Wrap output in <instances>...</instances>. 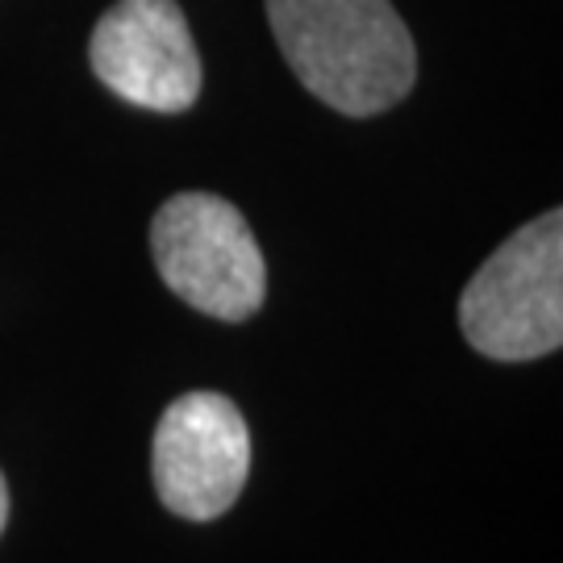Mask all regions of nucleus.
I'll return each mask as SVG.
<instances>
[{
  "label": "nucleus",
  "instance_id": "obj_6",
  "mask_svg": "<svg viewBox=\"0 0 563 563\" xmlns=\"http://www.w3.org/2000/svg\"><path fill=\"white\" fill-rule=\"evenodd\" d=\"M4 522H9V484L0 476V530H4Z\"/></svg>",
  "mask_w": 563,
  "mask_h": 563
},
{
  "label": "nucleus",
  "instance_id": "obj_5",
  "mask_svg": "<svg viewBox=\"0 0 563 563\" xmlns=\"http://www.w3.org/2000/svg\"><path fill=\"white\" fill-rule=\"evenodd\" d=\"M88 59L121 101L184 113L201 97V55L176 0H118L92 30Z\"/></svg>",
  "mask_w": 563,
  "mask_h": 563
},
{
  "label": "nucleus",
  "instance_id": "obj_2",
  "mask_svg": "<svg viewBox=\"0 0 563 563\" xmlns=\"http://www.w3.org/2000/svg\"><path fill=\"white\" fill-rule=\"evenodd\" d=\"M463 339L497 363L543 360L563 342V213L505 239L460 297Z\"/></svg>",
  "mask_w": 563,
  "mask_h": 563
},
{
  "label": "nucleus",
  "instance_id": "obj_4",
  "mask_svg": "<svg viewBox=\"0 0 563 563\" xmlns=\"http://www.w3.org/2000/svg\"><path fill=\"white\" fill-rule=\"evenodd\" d=\"M159 501L188 522H213L251 476V430L222 393H184L167 405L151 446Z\"/></svg>",
  "mask_w": 563,
  "mask_h": 563
},
{
  "label": "nucleus",
  "instance_id": "obj_3",
  "mask_svg": "<svg viewBox=\"0 0 563 563\" xmlns=\"http://www.w3.org/2000/svg\"><path fill=\"white\" fill-rule=\"evenodd\" d=\"M163 284L218 322H246L267 297L260 242L239 209L213 192H180L151 222Z\"/></svg>",
  "mask_w": 563,
  "mask_h": 563
},
{
  "label": "nucleus",
  "instance_id": "obj_1",
  "mask_svg": "<svg viewBox=\"0 0 563 563\" xmlns=\"http://www.w3.org/2000/svg\"><path fill=\"white\" fill-rule=\"evenodd\" d=\"M267 21L297 80L346 118L393 109L418 80L393 0H267Z\"/></svg>",
  "mask_w": 563,
  "mask_h": 563
}]
</instances>
